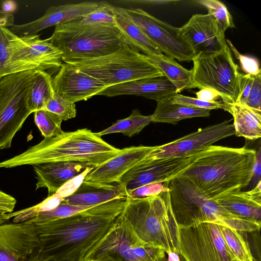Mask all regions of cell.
<instances>
[{
  "label": "cell",
  "instance_id": "1f68e13d",
  "mask_svg": "<svg viewBox=\"0 0 261 261\" xmlns=\"http://www.w3.org/2000/svg\"><path fill=\"white\" fill-rule=\"evenodd\" d=\"M220 230L228 249L239 261H255L249 245L239 231L220 225Z\"/></svg>",
  "mask_w": 261,
  "mask_h": 261
},
{
  "label": "cell",
  "instance_id": "8fae6325",
  "mask_svg": "<svg viewBox=\"0 0 261 261\" xmlns=\"http://www.w3.org/2000/svg\"><path fill=\"white\" fill-rule=\"evenodd\" d=\"M192 61L195 88H212L219 93L223 102H236L242 73L228 46L217 52L201 53Z\"/></svg>",
  "mask_w": 261,
  "mask_h": 261
},
{
  "label": "cell",
  "instance_id": "3957f363",
  "mask_svg": "<svg viewBox=\"0 0 261 261\" xmlns=\"http://www.w3.org/2000/svg\"><path fill=\"white\" fill-rule=\"evenodd\" d=\"M87 128L64 132L0 162V168L56 162H78L96 167L120 151Z\"/></svg>",
  "mask_w": 261,
  "mask_h": 261
},
{
  "label": "cell",
  "instance_id": "60d3db41",
  "mask_svg": "<svg viewBox=\"0 0 261 261\" xmlns=\"http://www.w3.org/2000/svg\"><path fill=\"white\" fill-rule=\"evenodd\" d=\"M226 42L236 58L239 61L241 68L245 74L255 75L261 72L258 62L255 59L241 54L229 40L226 39Z\"/></svg>",
  "mask_w": 261,
  "mask_h": 261
},
{
  "label": "cell",
  "instance_id": "5bb4252c",
  "mask_svg": "<svg viewBox=\"0 0 261 261\" xmlns=\"http://www.w3.org/2000/svg\"><path fill=\"white\" fill-rule=\"evenodd\" d=\"M232 119L211 125L173 141L153 147L146 160H164L189 156L200 152L223 139L235 135Z\"/></svg>",
  "mask_w": 261,
  "mask_h": 261
},
{
  "label": "cell",
  "instance_id": "ba28073f",
  "mask_svg": "<svg viewBox=\"0 0 261 261\" xmlns=\"http://www.w3.org/2000/svg\"><path fill=\"white\" fill-rule=\"evenodd\" d=\"M165 255L162 248L140 239L121 213L82 261H161Z\"/></svg>",
  "mask_w": 261,
  "mask_h": 261
},
{
  "label": "cell",
  "instance_id": "b9f144b4",
  "mask_svg": "<svg viewBox=\"0 0 261 261\" xmlns=\"http://www.w3.org/2000/svg\"><path fill=\"white\" fill-rule=\"evenodd\" d=\"M16 200L13 196L0 190V211L4 213L13 212Z\"/></svg>",
  "mask_w": 261,
  "mask_h": 261
},
{
  "label": "cell",
  "instance_id": "4fadbf2b",
  "mask_svg": "<svg viewBox=\"0 0 261 261\" xmlns=\"http://www.w3.org/2000/svg\"><path fill=\"white\" fill-rule=\"evenodd\" d=\"M127 15L162 53L179 61H192L195 57L190 44L174 27L139 8H124Z\"/></svg>",
  "mask_w": 261,
  "mask_h": 261
},
{
  "label": "cell",
  "instance_id": "f6af8a7d",
  "mask_svg": "<svg viewBox=\"0 0 261 261\" xmlns=\"http://www.w3.org/2000/svg\"><path fill=\"white\" fill-rule=\"evenodd\" d=\"M17 3L12 0H6L1 4V10L6 13L14 14L17 9Z\"/></svg>",
  "mask_w": 261,
  "mask_h": 261
},
{
  "label": "cell",
  "instance_id": "7c38bea8",
  "mask_svg": "<svg viewBox=\"0 0 261 261\" xmlns=\"http://www.w3.org/2000/svg\"><path fill=\"white\" fill-rule=\"evenodd\" d=\"M178 226L179 254L185 261H233L220 225L203 222Z\"/></svg>",
  "mask_w": 261,
  "mask_h": 261
},
{
  "label": "cell",
  "instance_id": "bcb514c9",
  "mask_svg": "<svg viewBox=\"0 0 261 261\" xmlns=\"http://www.w3.org/2000/svg\"><path fill=\"white\" fill-rule=\"evenodd\" d=\"M166 255L161 261H185L183 257L178 253L170 251L166 253Z\"/></svg>",
  "mask_w": 261,
  "mask_h": 261
},
{
  "label": "cell",
  "instance_id": "7bdbcfd3",
  "mask_svg": "<svg viewBox=\"0 0 261 261\" xmlns=\"http://www.w3.org/2000/svg\"><path fill=\"white\" fill-rule=\"evenodd\" d=\"M197 98L208 102H214L220 98L219 93L213 89L204 88L196 92Z\"/></svg>",
  "mask_w": 261,
  "mask_h": 261
},
{
  "label": "cell",
  "instance_id": "c3c4849f",
  "mask_svg": "<svg viewBox=\"0 0 261 261\" xmlns=\"http://www.w3.org/2000/svg\"><path fill=\"white\" fill-rule=\"evenodd\" d=\"M233 261H239V260H237L236 259H234L233 260Z\"/></svg>",
  "mask_w": 261,
  "mask_h": 261
},
{
  "label": "cell",
  "instance_id": "f35d334b",
  "mask_svg": "<svg viewBox=\"0 0 261 261\" xmlns=\"http://www.w3.org/2000/svg\"><path fill=\"white\" fill-rule=\"evenodd\" d=\"M169 99L172 103L191 107L209 109L210 110L219 109L224 110L225 107L222 101L208 102L179 93H176L172 96Z\"/></svg>",
  "mask_w": 261,
  "mask_h": 261
},
{
  "label": "cell",
  "instance_id": "f1b7e54d",
  "mask_svg": "<svg viewBox=\"0 0 261 261\" xmlns=\"http://www.w3.org/2000/svg\"><path fill=\"white\" fill-rule=\"evenodd\" d=\"M55 91L53 77L48 72L37 70L28 97V107L31 113L43 110Z\"/></svg>",
  "mask_w": 261,
  "mask_h": 261
},
{
  "label": "cell",
  "instance_id": "e0dca14e",
  "mask_svg": "<svg viewBox=\"0 0 261 261\" xmlns=\"http://www.w3.org/2000/svg\"><path fill=\"white\" fill-rule=\"evenodd\" d=\"M179 30L195 56L217 52L228 46L225 34L220 31L214 16L208 14L192 15Z\"/></svg>",
  "mask_w": 261,
  "mask_h": 261
},
{
  "label": "cell",
  "instance_id": "d590c367",
  "mask_svg": "<svg viewBox=\"0 0 261 261\" xmlns=\"http://www.w3.org/2000/svg\"><path fill=\"white\" fill-rule=\"evenodd\" d=\"M196 2L205 7L208 14L214 16L223 34H225L228 29L235 28L231 15L221 2L218 0H199Z\"/></svg>",
  "mask_w": 261,
  "mask_h": 261
},
{
  "label": "cell",
  "instance_id": "836d02e7",
  "mask_svg": "<svg viewBox=\"0 0 261 261\" xmlns=\"http://www.w3.org/2000/svg\"><path fill=\"white\" fill-rule=\"evenodd\" d=\"M34 122L45 138L56 137L62 134L61 123L63 120L57 114L45 110L34 112Z\"/></svg>",
  "mask_w": 261,
  "mask_h": 261
},
{
  "label": "cell",
  "instance_id": "9a60e30c",
  "mask_svg": "<svg viewBox=\"0 0 261 261\" xmlns=\"http://www.w3.org/2000/svg\"><path fill=\"white\" fill-rule=\"evenodd\" d=\"M201 151L181 158L144 159L125 173L117 184L123 186L127 193L148 184L168 182L186 170Z\"/></svg>",
  "mask_w": 261,
  "mask_h": 261
},
{
  "label": "cell",
  "instance_id": "7dc6e473",
  "mask_svg": "<svg viewBox=\"0 0 261 261\" xmlns=\"http://www.w3.org/2000/svg\"><path fill=\"white\" fill-rule=\"evenodd\" d=\"M47 261H57V260H47Z\"/></svg>",
  "mask_w": 261,
  "mask_h": 261
},
{
  "label": "cell",
  "instance_id": "ab89813d",
  "mask_svg": "<svg viewBox=\"0 0 261 261\" xmlns=\"http://www.w3.org/2000/svg\"><path fill=\"white\" fill-rule=\"evenodd\" d=\"M166 182L152 183L144 185L127 193V196L134 198H143L158 195L169 191Z\"/></svg>",
  "mask_w": 261,
  "mask_h": 261
},
{
  "label": "cell",
  "instance_id": "484cf974",
  "mask_svg": "<svg viewBox=\"0 0 261 261\" xmlns=\"http://www.w3.org/2000/svg\"><path fill=\"white\" fill-rule=\"evenodd\" d=\"M224 110L230 113L233 119L235 135L249 140L261 137V113L238 103L223 102Z\"/></svg>",
  "mask_w": 261,
  "mask_h": 261
},
{
  "label": "cell",
  "instance_id": "277c9868",
  "mask_svg": "<svg viewBox=\"0 0 261 261\" xmlns=\"http://www.w3.org/2000/svg\"><path fill=\"white\" fill-rule=\"evenodd\" d=\"M121 214L143 241L178 253V226L173 216L170 192L143 198L127 196Z\"/></svg>",
  "mask_w": 261,
  "mask_h": 261
},
{
  "label": "cell",
  "instance_id": "5b68a950",
  "mask_svg": "<svg viewBox=\"0 0 261 261\" xmlns=\"http://www.w3.org/2000/svg\"><path fill=\"white\" fill-rule=\"evenodd\" d=\"M47 40L62 51L63 62L101 57L129 45L116 26L80 24L72 21L56 25Z\"/></svg>",
  "mask_w": 261,
  "mask_h": 261
},
{
  "label": "cell",
  "instance_id": "4dcf8cb0",
  "mask_svg": "<svg viewBox=\"0 0 261 261\" xmlns=\"http://www.w3.org/2000/svg\"><path fill=\"white\" fill-rule=\"evenodd\" d=\"M151 122V115H143L138 110L135 109L128 117L118 120L109 127L96 133L100 137L110 134L121 133L131 137L139 133Z\"/></svg>",
  "mask_w": 261,
  "mask_h": 261
},
{
  "label": "cell",
  "instance_id": "d4e9b609",
  "mask_svg": "<svg viewBox=\"0 0 261 261\" xmlns=\"http://www.w3.org/2000/svg\"><path fill=\"white\" fill-rule=\"evenodd\" d=\"M116 26L129 45L145 55L163 54L130 19L124 8L112 5Z\"/></svg>",
  "mask_w": 261,
  "mask_h": 261
},
{
  "label": "cell",
  "instance_id": "30bf717a",
  "mask_svg": "<svg viewBox=\"0 0 261 261\" xmlns=\"http://www.w3.org/2000/svg\"><path fill=\"white\" fill-rule=\"evenodd\" d=\"M37 71H27L0 77V150L11 147L15 134L32 114L28 100Z\"/></svg>",
  "mask_w": 261,
  "mask_h": 261
},
{
  "label": "cell",
  "instance_id": "2e32d148",
  "mask_svg": "<svg viewBox=\"0 0 261 261\" xmlns=\"http://www.w3.org/2000/svg\"><path fill=\"white\" fill-rule=\"evenodd\" d=\"M0 211V261H31L39 245L34 224L8 223Z\"/></svg>",
  "mask_w": 261,
  "mask_h": 261
},
{
  "label": "cell",
  "instance_id": "7a4b0ae2",
  "mask_svg": "<svg viewBox=\"0 0 261 261\" xmlns=\"http://www.w3.org/2000/svg\"><path fill=\"white\" fill-rule=\"evenodd\" d=\"M256 149L211 145L179 176L188 179L211 198L247 187L252 181Z\"/></svg>",
  "mask_w": 261,
  "mask_h": 261
},
{
  "label": "cell",
  "instance_id": "7402d4cb",
  "mask_svg": "<svg viewBox=\"0 0 261 261\" xmlns=\"http://www.w3.org/2000/svg\"><path fill=\"white\" fill-rule=\"evenodd\" d=\"M91 167H94L78 162H56L33 165L37 180L36 190L45 188L48 190L47 197L51 196L66 183Z\"/></svg>",
  "mask_w": 261,
  "mask_h": 261
},
{
  "label": "cell",
  "instance_id": "44dd1931",
  "mask_svg": "<svg viewBox=\"0 0 261 261\" xmlns=\"http://www.w3.org/2000/svg\"><path fill=\"white\" fill-rule=\"evenodd\" d=\"M178 93L175 86L166 77H147L106 88L97 95L114 97L122 95L143 96L156 101L169 98Z\"/></svg>",
  "mask_w": 261,
  "mask_h": 261
},
{
  "label": "cell",
  "instance_id": "8992f818",
  "mask_svg": "<svg viewBox=\"0 0 261 261\" xmlns=\"http://www.w3.org/2000/svg\"><path fill=\"white\" fill-rule=\"evenodd\" d=\"M107 87L141 79L163 75L146 55L129 45L101 57L65 61Z\"/></svg>",
  "mask_w": 261,
  "mask_h": 261
},
{
  "label": "cell",
  "instance_id": "e575fe53",
  "mask_svg": "<svg viewBox=\"0 0 261 261\" xmlns=\"http://www.w3.org/2000/svg\"><path fill=\"white\" fill-rule=\"evenodd\" d=\"M92 207L73 205L62 201L55 208L41 213L25 221L34 225L44 223L71 216Z\"/></svg>",
  "mask_w": 261,
  "mask_h": 261
},
{
  "label": "cell",
  "instance_id": "ee69618b",
  "mask_svg": "<svg viewBox=\"0 0 261 261\" xmlns=\"http://www.w3.org/2000/svg\"><path fill=\"white\" fill-rule=\"evenodd\" d=\"M260 145L256 150V159L253 166V175L252 181L254 183L253 188L260 181L261 155Z\"/></svg>",
  "mask_w": 261,
  "mask_h": 261
},
{
  "label": "cell",
  "instance_id": "83f0119b",
  "mask_svg": "<svg viewBox=\"0 0 261 261\" xmlns=\"http://www.w3.org/2000/svg\"><path fill=\"white\" fill-rule=\"evenodd\" d=\"M211 111L172 103L168 98L156 101V107L151 115V120L153 122L176 124L184 119L208 117Z\"/></svg>",
  "mask_w": 261,
  "mask_h": 261
},
{
  "label": "cell",
  "instance_id": "74e56055",
  "mask_svg": "<svg viewBox=\"0 0 261 261\" xmlns=\"http://www.w3.org/2000/svg\"><path fill=\"white\" fill-rule=\"evenodd\" d=\"M43 110L57 114L63 121L74 118L76 115L75 103L70 101L55 92Z\"/></svg>",
  "mask_w": 261,
  "mask_h": 261
},
{
  "label": "cell",
  "instance_id": "52a82bcc",
  "mask_svg": "<svg viewBox=\"0 0 261 261\" xmlns=\"http://www.w3.org/2000/svg\"><path fill=\"white\" fill-rule=\"evenodd\" d=\"M166 183L169 189L172 211L179 226L210 222L229 227L236 217L188 179L177 176Z\"/></svg>",
  "mask_w": 261,
  "mask_h": 261
},
{
  "label": "cell",
  "instance_id": "4316f807",
  "mask_svg": "<svg viewBox=\"0 0 261 261\" xmlns=\"http://www.w3.org/2000/svg\"><path fill=\"white\" fill-rule=\"evenodd\" d=\"M145 55L146 58L175 86L178 93L186 89L195 88L191 70L186 69L174 59L163 54Z\"/></svg>",
  "mask_w": 261,
  "mask_h": 261
},
{
  "label": "cell",
  "instance_id": "6da1fadb",
  "mask_svg": "<svg viewBox=\"0 0 261 261\" xmlns=\"http://www.w3.org/2000/svg\"><path fill=\"white\" fill-rule=\"evenodd\" d=\"M125 199H114L65 218L34 225L39 245L31 261H82L107 233Z\"/></svg>",
  "mask_w": 261,
  "mask_h": 261
},
{
  "label": "cell",
  "instance_id": "cb8c5ba5",
  "mask_svg": "<svg viewBox=\"0 0 261 261\" xmlns=\"http://www.w3.org/2000/svg\"><path fill=\"white\" fill-rule=\"evenodd\" d=\"M125 188L119 184H99L83 181L63 202L73 205L94 206L117 199L126 198Z\"/></svg>",
  "mask_w": 261,
  "mask_h": 261
},
{
  "label": "cell",
  "instance_id": "f546056e",
  "mask_svg": "<svg viewBox=\"0 0 261 261\" xmlns=\"http://www.w3.org/2000/svg\"><path fill=\"white\" fill-rule=\"evenodd\" d=\"M236 102L261 113V72L242 74Z\"/></svg>",
  "mask_w": 261,
  "mask_h": 261
},
{
  "label": "cell",
  "instance_id": "8d00e7d4",
  "mask_svg": "<svg viewBox=\"0 0 261 261\" xmlns=\"http://www.w3.org/2000/svg\"><path fill=\"white\" fill-rule=\"evenodd\" d=\"M72 21L80 24L116 26L112 5L104 1L96 10Z\"/></svg>",
  "mask_w": 261,
  "mask_h": 261
},
{
  "label": "cell",
  "instance_id": "d6a6232c",
  "mask_svg": "<svg viewBox=\"0 0 261 261\" xmlns=\"http://www.w3.org/2000/svg\"><path fill=\"white\" fill-rule=\"evenodd\" d=\"M63 200V198L53 195L47 197L43 201L32 207L10 213L5 214L7 220L13 218V222H23L36 216L39 214L56 207Z\"/></svg>",
  "mask_w": 261,
  "mask_h": 261
},
{
  "label": "cell",
  "instance_id": "d6986e66",
  "mask_svg": "<svg viewBox=\"0 0 261 261\" xmlns=\"http://www.w3.org/2000/svg\"><path fill=\"white\" fill-rule=\"evenodd\" d=\"M55 92L73 103L86 100L107 87L96 79L63 63L53 77Z\"/></svg>",
  "mask_w": 261,
  "mask_h": 261
},
{
  "label": "cell",
  "instance_id": "603a6c76",
  "mask_svg": "<svg viewBox=\"0 0 261 261\" xmlns=\"http://www.w3.org/2000/svg\"><path fill=\"white\" fill-rule=\"evenodd\" d=\"M261 181L249 191L236 190L213 199L226 212L236 217L261 223Z\"/></svg>",
  "mask_w": 261,
  "mask_h": 261
},
{
  "label": "cell",
  "instance_id": "9c48e42d",
  "mask_svg": "<svg viewBox=\"0 0 261 261\" xmlns=\"http://www.w3.org/2000/svg\"><path fill=\"white\" fill-rule=\"evenodd\" d=\"M5 32L6 59L3 76L30 70L48 72L62 65V51L47 39H40V35L19 36L8 28Z\"/></svg>",
  "mask_w": 261,
  "mask_h": 261
},
{
  "label": "cell",
  "instance_id": "ffe728a7",
  "mask_svg": "<svg viewBox=\"0 0 261 261\" xmlns=\"http://www.w3.org/2000/svg\"><path fill=\"white\" fill-rule=\"evenodd\" d=\"M153 147L140 145L124 148L114 156L93 168L83 180L99 184L118 183L125 173L149 153Z\"/></svg>",
  "mask_w": 261,
  "mask_h": 261
},
{
  "label": "cell",
  "instance_id": "ac0fdd59",
  "mask_svg": "<svg viewBox=\"0 0 261 261\" xmlns=\"http://www.w3.org/2000/svg\"><path fill=\"white\" fill-rule=\"evenodd\" d=\"M102 4V1H86L51 6L38 19L23 24H14L9 29L19 36L36 35L47 28L81 18L98 9Z\"/></svg>",
  "mask_w": 261,
  "mask_h": 261
}]
</instances>
